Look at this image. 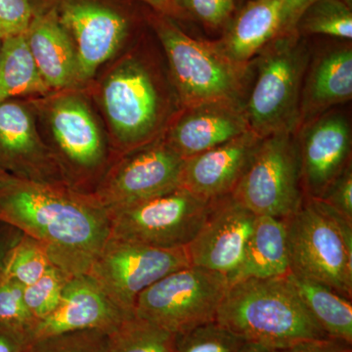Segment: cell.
<instances>
[{
    "mask_svg": "<svg viewBox=\"0 0 352 352\" xmlns=\"http://www.w3.org/2000/svg\"><path fill=\"white\" fill-rule=\"evenodd\" d=\"M0 222L38 241L71 277L87 274L110 236L108 212L92 194L9 175L0 177Z\"/></svg>",
    "mask_w": 352,
    "mask_h": 352,
    "instance_id": "cell-1",
    "label": "cell"
},
{
    "mask_svg": "<svg viewBox=\"0 0 352 352\" xmlns=\"http://www.w3.org/2000/svg\"><path fill=\"white\" fill-rule=\"evenodd\" d=\"M215 321L245 342L271 351L330 339L303 305L288 275L230 284Z\"/></svg>",
    "mask_w": 352,
    "mask_h": 352,
    "instance_id": "cell-2",
    "label": "cell"
},
{
    "mask_svg": "<svg viewBox=\"0 0 352 352\" xmlns=\"http://www.w3.org/2000/svg\"><path fill=\"white\" fill-rule=\"evenodd\" d=\"M176 97L182 109L219 102H243L251 64L227 54L219 41L191 38L166 16L154 20Z\"/></svg>",
    "mask_w": 352,
    "mask_h": 352,
    "instance_id": "cell-3",
    "label": "cell"
},
{
    "mask_svg": "<svg viewBox=\"0 0 352 352\" xmlns=\"http://www.w3.org/2000/svg\"><path fill=\"white\" fill-rule=\"evenodd\" d=\"M291 273L352 300V223L320 199L305 197L285 219Z\"/></svg>",
    "mask_w": 352,
    "mask_h": 352,
    "instance_id": "cell-4",
    "label": "cell"
},
{
    "mask_svg": "<svg viewBox=\"0 0 352 352\" xmlns=\"http://www.w3.org/2000/svg\"><path fill=\"white\" fill-rule=\"evenodd\" d=\"M256 82L245 112L250 129L261 138L300 126V98L309 52L295 32L280 34L259 51Z\"/></svg>",
    "mask_w": 352,
    "mask_h": 352,
    "instance_id": "cell-5",
    "label": "cell"
},
{
    "mask_svg": "<svg viewBox=\"0 0 352 352\" xmlns=\"http://www.w3.org/2000/svg\"><path fill=\"white\" fill-rule=\"evenodd\" d=\"M229 286L226 274L189 265L142 292L134 305V314L182 336L215 321Z\"/></svg>",
    "mask_w": 352,
    "mask_h": 352,
    "instance_id": "cell-6",
    "label": "cell"
},
{
    "mask_svg": "<svg viewBox=\"0 0 352 352\" xmlns=\"http://www.w3.org/2000/svg\"><path fill=\"white\" fill-rule=\"evenodd\" d=\"M232 195L256 215L286 219L296 212L305 198L296 132L263 138Z\"/></svg>",
    "mask_w": 352,
    "mask_h": 352,
    "instance_id": "cell-7",
    "label": "cell"
},
{
    "mask_svg": "<svg viewBox=\"0 0 352 352\" xmlns=\"http://www.w3.org/2000/svg\"><path fill=\"white\" fill-rule=\"evenodd\" d=\"M102 102L120 150L129 154L157 141L166 103L144 62L131 57L118 65L104 82Z\"/></svg>",
    "mask_w": 352,
    "mask_h": 352,
    "instance_id": "cell-8",
    "label": "cell"
},
{
    "mask_svg": "<svg viewBox=\"0 0 352 352\" xmlns=\"http://www.w3.org/2000/svg\"><path fill=\"white\" fill-rule=\"evenodd\" d=\"M210 201L178 187L108 212L109 237L160 249H184L201 228Z\"/></svg>",
    "mask_w": 352,
    "mask_h": 352,
    "instance_id": "cell-9",
    "label": "cell"
},
{
    "mask_svg": "<svg viewBox=\"0 0 352 352\" xmlns=\"http://www.w3.org/2000/svg\"><path fill=\"white\" fill-rule=\"evenodd\" d=\"M189 265L184 249H160L109 237L87 274L118 307L134 314L142 292Z\"/></svg>",
    "mask_w": 352,
    "mask_h": 352,
    "instance_id": "cell-10",
    "label": "cell"
},
{
    "mask_svg": "<svg viewBox=\"0 0 352 352\" xmlns=\"http://www.w3.org/2000/svg\"><path fill=\"white\" fill-rule=\"evenodd\" d=\"M50 126L64 182L71 188L91 194L90 184L94 192L106 175L107 164L105 143L91 111L78 97H61L51 107Z\"/></svg>",
    "mask_w": 352,
    "mask_h": 352,
    "instance_id": "cell-11",
    "label": "cell"
},
{
    "mask_svg": "<svg viewBox=\"0 0 352 352\" xmlns=\"http://www.w3.org/2000/svg\"><path fill=\"white\" fill-rule=\"evenodd\" d=\"M185 160L164 138L129 153L106 173L92 195L108 212L182 186Z\"/></svg>",
    "mask_w": 352,
    "mask_h": 352,
    "instance_id": "cell-12",
    "label": "cell"
},
{
    "mask_svg": "<svg viewBox=\"0 0 352 352\" xmlns=\"http://www.w3.org/2000/svg\"><path fill=\"white\" fill-rule=\"evenodd\" d=\"M256 217L232 194L210 200L201 228L184 248L190 265L232 275L244 258Z\"/></svg>",
    "mask_w": 352,
    "mask_h": 352,
    "instance_id": "cell-13",
    "label": "cell"
},
{
    "mask_svg": "<svg viewBox=\"0 0 352 352\" xmlns=\"http://www.w3.org/2000/svg\"><path fill=\"white\" fill-rule=\"evenodd\" d=\"M303 124L296 133L303 193L320 199L351 163V124L342 113L329 112Z\"/></svg>",
    "mask_w": 352,
    "mask_h": 352,
    "instance_id": "cell-14",
    "label": "cell"
},
{
    "mask_svg": "<svg viewBox=\"0 0 352 352\" xmlns=\"http://www.w3.org/2000/svg\"><path fill=\"white\" fill-rule=\"evenodd\" d=\"M58 16L75 46L80 82L92 78L115 55L129 29L122 14L90 0L65 2Z\"/></svg>",
    "mask_w": 352,
    "mask_h": 352,
    "instance_id": "cell-15",
    "label": "cell"
},
{
    "mask_svg": "<svg viewBox=\"0 0 352 352\" xmlns=\"http://www.w3.org/2000/svg\"><path fill=\"white\" fill-rule=\"evenodd\" d=\"M0 168L23 179L66 184L54 154L39 138L31 112L16 99L0 102Z\"/></svg>",
    "mask_w": 352,
    "mask_h": 352,
    "instance_id": "cell-16",
    "label": "cell"
},
{
    "mask_svg": "<svg viewBox=\"0 0 352 352\" xmlns=\"http://www.w3.org/2000/svg\"><path fill=\"white\" fill-rule=\"evenodd\" d=\"M131 315L112 302L87 273L78 275L69 278L56 309L36 323L32 342L76 331L110 333Z\"/></svg>",
    "mask_w": 352,
    "mask_h": 352,
    "instance_id": "cell-17",
    "label": "cell"
},
{
    "mask_svg": "<svg viewBox=\"0 0 352 352\" xmlns=\"http://www.w3.org/2000/svg\"><path fill=\"white\" fill-rule=\"evenodd\" d=\"M250 131L243 102H219L182 109L164 139L186 160Z\"/></svg>",
    "mask_w": 352,
    "mask_h": 352,
    "instance_id": "cell-18",
    "label": "cell"
},
{
    "mask_svg": "<svg viewBox=\"0 0 352 352\" xmlns=\"http://www.w3.org/2000/svg\"><path fill=\"white\" fill-rule=\"evenodd\" d=\"M261 140L250 131L185 160L182 186L207 200L232 194Z\"/></svg>",
    "mask_w": 352,
    "mask_h": 352,
    "instance_id": "cell-19",
    "label": "cell"
},
{
    "mask_svg": "<svg viewBox=\"0 0 352 352\" xmlns=\"http://www.w3.org/2000/svg\"><path fill=\"white\" fill-rule=\"evenodd\" d=\"M25 38L46 87L63 89L80 82L75 46L58 13L32 18Z\"/></svg>",
    "mask_w": 352,
    "mask_h": 352,
    "instance_id": "cell-20",
    "label": "cell"
},
{
    "mask_svg": "<svg viewBox=\"0 0 352 352\" xmlns=\"http://www.w3.org/2000/svg\"><path fill=\"white\" fill-rule=\"evenodd\" d=\"M352 98L351 47L336 48L315 60L303 80L300 126Z\"/></svg>",
    "mask_w": 352,
    "mask_h": 352,
    "instance_id": "cell-21",
    "label": "cell"
},
{
    "mask_svg": "<svg viewBox=\"0 0 352 352\" xmlns=\"http://www.w3.org/2000/svg\"><path fill=\"white\" fill-rule=\"evenodd\" d=\"M288 238L285 219L258 215L244 258L228 277L229 283L245 279H266L288 275Z\"/></svg>",
    "mask_w": 352,
    "mask_h": 352,
    "instance_id": "cell-22",
    "label": "cell"
},
{
    "mask_svg": "<svg viewBox=\"0 0 352 352\" xmlns=\"http://www.w3.org/2000/svg\"><path fill=\"white\" fill-rule=\"evenodd\" d=\"M284 0H252L229 25L219 43L233 60L251 64L266 44L281 30Z\"/></svg>",
    "mask_w": 352,
    "mask_h": 352,
    "instance_id": "cell-23",
    "label": "cell"
},
{
    "mask_svg": "<svg viewBox=\"0 0 352 352\" xmlns=\"http://www.w3.org/2000/svg\"><path fill=\"white\" fill-rule=\"evenodd\" d=\"M288 277L309 314L330 339L352 344V302L320 282L289 272Z\"/></svg>",
    "mask_w": 352,
    "mask_h": 352,
    "instance_id": "cell-24",
    "label": "cell"
},
{
    "mask_svg": "<svg viewBox=\"0 0 352 352\" xmlns=\"http://www.w3.org/2000/svg\"><path fill=\"white\" fill-rule=\"evenodd\" d=\"M34 63L25 34L2 39L0 102L48 91Z\"/></svg>",
    "mask_w": 352,
    "mask_h": 352,
    "instance_id": "cell-25",
    "label": "cell"
},
{
    "mask_svg": "<svg viewBox=\"0 0 352 352\" xmlns=\"http://www.w3.org/2000/svg\"><path fill=\"white\" fill-rule=\"evenodd\" d=\"M178 337L133 314L109 333L108 352H175Z\"/></svg>",
    "mask_w": 352,
    "mask_h": 352,
    "instance_id": "cell-26",
    "label": "cell"
},
{
    "mask_svg": "<svg viewBox=\"0 0 352 352\" xmlns=\"http://www.w3.org/2000/svg\"><path fill=\"white\" fill-rule=\"evenodd\" d=\"M296 29L305 34H323L351 41V6L342 0H317L302 14Z\"/></svg>",
    "mask_w": 352,
    "mask_h": 352,
    "instance_id": "cell-27",
    "label": "cell"
},
{
    "mask_svg": "<svg viewBox=\"0 0 352 352\" xmlns=\"http://www.w3.org/2000/svg\"><path fill=\"white\" fill-rule=\"evenodd\" d=\"M51 266L54 265L43 245L23 234L9 258L4 275L23 287H28L36 283Z\"/></svg>",
    "mask_w": 352,
    "mask_h": 352,
    "instance_id": "cell-28",
    "label": "cell"
},
{
    "mask_svg": "<svg viewBox=\"0 0 352 352\" xmlns=\"http://www.w3.org/2000/svg\"><path fill=\"white\" fill-rule=\"evenodd\" d=\"M245 342L212 321L178 337L175 352H239Z\"/></svg>",
    "mask_w": 352,
    "mask_h": 352,
    "instance_id": "cell-29",
    "label": "cell"
},
{
    "mask_svg": "<svg viewBox=\"0 0 352 352\" xmlns=\"http://www.w3.org/2000/svg\"><path fill=\"white\" fill-rule=\"evenodd\" d=\"M69 278L63 270L51 266L36 283L24 287L25 305L36 321L43 320L56 309Z\"/></svg>",
    "mask_w": 352,
    "mask_h": 352,
    "instance_id": "cell-30",
    "label": "cell"
},
{
    "mask_svg": "<svg viewBox=\"0 0 352 352\" xmlns=\"http://www.w3.org/2000/svg\"><path fill=\"white\" fill-rule=\"evenodd\" d=\"M36 323L25 305L24 287L4 275L0 280V326L25 336L32 342Z\"/></svg>",
    "mask_w": 352,
    "mask_h": 352,
    "instance_id": "cell-31",
    "label": "cell"
},
{
    "mask_svg": "<svg viewBox=\"0 0 352 352\" xmlns=\"http://www.w3.org/2000/svg\"><path fill=\"white\" fill-rule=\"evenodd\" d=\"M109 333L76 331L32 340L25 352H108Z\"/></svg>",
    "mask_w": 352,
    "mask_h": 352,
    "instance_id": "cell-32",
    "label": "cell"
},
{
    "mask_svg": "<svg viewBox=\"0 0 352 352\" xmlns=\"http://www.w3.org/2000/svg\"><path fill=\"white\" fill-rule=\"evenodd\" d=\"M32 18L30 0H0V38L25 34Z\"/></svg>",
    "mask_w": 352,
    "mask_h": 352,
    "instance_id": "cell-33",
    "label": "cell"
},
{
    "mask_svg": "<svg viewBox=\"0 0 352 352\" xmlns=\"http://www.w3.org/2000/svg\"><path fill=\"white\" fill-rule=\"evenodd\" d=\"M234 8V0H185V9L212 29L226 24Z\"/></svg>",
    "mask_w": 352,
    "mask_h": 352,
    "instance_id": "cell-34",
    "label": "cell"
},
{
    "mask_svg": "<svg viewBox=\"0 0 352 352\" xmlns=\"http://www.w3.org/2000/svg\"><path fill=\"white\" fill-rule=\"evenodd\" d=\"M320 200L325 201L352 223L351 163L336 178Z\"/></svg>",
    "mask_w": 352,
    "mask_h": 352,
    "instance_id": "cell-35",
    "label": "cell"
},
{
    "mask_svg": "<svg viewBox=\"0 0 352 352\" xmlns=\"http://www.w3.org/2000/svg\"><path fill=\"white\" fill-rule=\"evenodd\" d=\"M273 352H352V344L333 339L312 340Z\"/></svg>",
    "mask_w": 352,
    "mask_h": 352,
    "instance_id": "cell-36",
    "label": "cell"
},
{
    "mask_svg": "<svg viewBox=\"0 0 352 352\" xmlns=\"http://www.w3.org/2000/svg\"><path fill=\"white\" fill-rule=\"evenodd\" d=\"M315 1L317 0H284L281 12L280 34L295 32L296 25L302 14Z\"/></svg>",
    "mask_w": 352,
    "mask_h": 352,
    "instance_id": "cell-37",
    "label": "cell"
},
{
    "mask_svg": "<svg viewBox=\"0 0 352 352\" xmlns=\"http://www.w3.org/2000/svg\"><path fill=\"white\" fill-rule=\"evenodd\" d=\"M23 233L19 229L0 222V280L4 276L7 263L15 245L18 244Z\"/></svg>",
    "mask_w": 352,
    "mask_h": 352,
    "instance_id": "cell-38",
    "label": "cell"
},
{
    "mask_svg": "<svg viewBox=\"0 0 352 352\" xmlns=\"http://www.w3.org/2000/svg\"><path fill=\"white\" fill-rule=\"evenodd\" d=\"M30 344L25 336L0 326V352H25Z\"/></svg>",
    "mask_w": 352,
    "mask_h": 352,
    "instance_id": "cell-39",
    "label": "cell"
},
{
    "mask_svg": "<svg viewBox=\"0 0 352 352\" xmlns=\"http://www.w3.org/2000/svg\"><path fill=\"white\" fill-rule=\"evenodd\" d=\"M148 6L153 7L157 12L163 16L170 17H180L184 13V10L179 8L173 0H142Z\"/></svg>",
    "mask_w": 352,
    "mask_h": 352,
    "instance_id": "cell-40",
    "label": "cell"
},
{
    "mask_svg": "<svg viewBox=\"0 0 352 352\" xmlns=\"http://www.w3.org/2000/svg\"><path fill=\"white\" fill-rule=\"evenodd\" d=\"M239 352H273V351L266 349V347L258 346V344L245 342V346L242 347Z\"/></svg>",
    "mask_w": 352,
    "mask_h": 352,
    "instance_id": "cell-41",
    "label": "cell"
},
{
    "mask_svg": "<svg viewBox=\"0 0 352 352\" xmlns=\"http://www.w3.org/2000/svg\"><path fill=\"white\" fill-rule=\"evenodd\" d=\"M173 2L179 7V8H182V10H184L185 9V0H173Z\"/></svg>",
    "mask_w": 352,
    "mask_h": 352,
    "instance_id": "cell-42",
    "label": "cell"
},
{
    "mask_svg": "<svg viewBox=\"0 0 352 352\" xmlns=\"http://www.w3.org/2000/svg\"><path fill=\"white\" fill-rule=\"evenodd\" d=\"M342 1L346 2L347 6H351V0H342Z\"/></svg>",
    "mask_w": 352,
    "mask_h": 352,
    "instance_id": "cell-43",
    "label": "cell"
},
{
    "mask_svg": "<svg viewBox=\"0 0 352 352\" xmlns=\"http://www.w3.org/2000/svg\"><path fill=\"white\" fill-rule=\"evenodd\" d=\"M6 175H7V173H4V171L2 170L1 168H0V177H1V176Z\"/></svg>",
    "mask_w": 352,
    "mask_h": 352,
    "instance_id": "cell-44",
    "label": "cell"
},
{
    "mask_svg": "<svg viewBox=\"0 0 352 352\" xmlns=\"http://www.w3.org/2000/svg\"><path fill=\"white\" fill-rule=\"evenodd\" d=\"M2 39L0 38V55H1Z\"/></svg>",
    "mask_w": 352,
    "mask_h": 352,
    "instance_id": "cell-45",
    "label": "cell"
}]
</instances>
